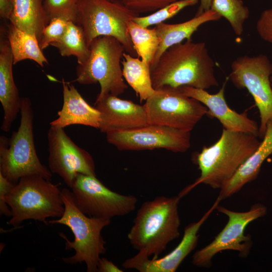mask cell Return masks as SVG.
<instances>
[{"mask_svg":"<svg viewBox=\"0 0 272 272\" xmlns=\"http://www.w3.org/2000/svg\"><path fill=\"white\" fill-rule=\"evenodd\" d=\"M215 65L205 42L186 40L167 49L151 67L153 87L155 90L182 86L206 90L218 86Z\"/></svg>","mask_w":272,"mask_h":272,"instance_id":"1","label":"cell"},{"mask_svg":"<svg viewBox=\"0 0 272 272\" xmlns=\"http://www.w3.org/2000/svg\"><path fill=\"white\" fill-rule=\"evenodd\" d=\"M179 196H159L143 202L127 238L138 253L157 258L168 244L179 236Z\"/></svg>","mask_w":272,"mask_h":272,"instance_id":"2","label":"cell"},{"mask_svg":"<svg viewBox=\"0 0 272 272\" xmlns=\"http://www.w3.org/2000/svg\"><path fill=\"white\" fill-rule=\"evenodd\" d=\"M258 137L252 133L223 128L216 143L203 147L196 155L195 161L200 175L178 196L182 197L200 183L221 189L256 150L260 143Z\"/></svg>","mask_w":272,"mask_h":272,"instance_id":"3","label":"cell"},{"mask_svg":"<svg viewBox=\"0 0 272 272\" xmlns=\"http://www.w3.org/2000/svg\"><path fill=\"white\" fill-rule=\"evenodd\" d=\"M61 193L64 205L63 214L48 223L65 225L74 235V240L71 241L63 233L60 234L65 240V249L75 251L74 255L62 259L69 264L85 262L88 272H97L100 255L106 251L101 231L110 224L111 220L90 217L83 213L76 203L73 192L68 188H62Z\"/></svg>","mask_w":272,"mask_h":272,"instance_id":"4","label":"cell"},{"mask_svg":"<svg viewBox=\"0 0 272 272\" xmlns=\"http://www.w3.org/2000/svg\"><path fill=\"white\" fill-rule=\"evenodd\" d=\"M60 184L37 175L21 178L5 198L12 213L7 224L17 227L25 220H34L48 225L47 218H60L64 205Z\"/></svg>","mask_w":272,"mask_h":272,"instance_id":"5","label":"cell"},{"mask_svg":"<svg viewBox=\"0 0 272 272\" xmlns=\"http://www.w3.org/2000/svg\"><path fill=\"white\" fill-rule=\"evenodd\" d=\"M20 125L10 139L0 137V173L15 184L22 177L37 175L51 180L52 173L40 162L33 133L34 113L31 100L22 98Z\"/></svg>","mask_w":272,"mask_h":272,"instance_id":"6","label":"cell"},{"mask_svg":"<svg viewBox=\"0 0 272 272\" xmlns=\"http://www.w3.org/2000/svg\"><path fill=\"white\" fill-rule=\"evenodd\" d=\"M140 15L126 8L120 0H78L76 23L84 31L88 47L95 38L111 36L135 57L128 31V23Z\"/></svg>","mask_w":272,"mask_h":272,"instance_id":"7","label":"cell"},{"mask_svg":"<svg viewBox=\"0 0 272 272\" xmlns=\"http://www.w3.org/2000/svg\"><path fill=\"white\" fill-rule=\"evenodd\" d=\"M90 55L76 69L77 82L82 85L99 83L100 92L97 96L107 94L119 96L128 86L124 81L121 67L123 45L115 38L101 36L94 39L89 46Z\"/></svg>","mask_w":272,"mask_h":272,"instance_id":"8","label":"cell"},{"mask_svg":"<svg viewBox=\"0 0 272 272\" xmlns=\"http://www.w3.org/2000/svg\"><path fill=\"white\" fill-rule=\"evenodd\" d=\"M149 124L169 126L191 131L208 108L199 101L182 93L178 88L156 90L144 104Z\"/></svg>","mask_w":272,"mask_h":272,"instance_id":"9","label":"cell"},{"mask_svg":"<svg viewBox=\"0 0 272 272\" xmlns=\"http://www.w3.org/2000/svg\"><path fill=\"white\" fill-rule=\"evenodd\" d=\"M272 64L264 54L237 57L231 64L229 78L239 89H246L252 96L260 119L258 137L263 138L272 120Z\"/></svg>","mask_w":272,"mask_h":272,"instance_id":"10","label":"cell"},{"mask_svg":"<svg viewBox=\"0 0 272 272\" xmlns=\"http://www.w3.org/2000/svg\"><path fill=\"white\" fill-rule=\"evenodd\" d=\"M216 209L228 217V222L213 241L194 253L192 263L196 266H210L212 258L223 250L237 251L240 257H246L249 254L252 241L250 235L245 234V228L250 223L264 216L267 212L266 207L260 203L253 205L250 210L244 212L233 211L219 205Z\"/></svg>","mask_w":272,"mask_h":272,"instance_id":"11","label":"cell"},{"mask_svg":"<svg viewBox=\"0 0 272 272\" xmlns=\"http://www.w3.org/2000/svg\"><path fill=\"white\" fill-rule=\"evenodd\" d=\"M71 189L78 207L90 217L111 220L125 216L138 202L135 196L113 191L94 176L78 174Z\"/></svg>","mask_w":272,"mask_h":272,"instance_id":"12","label":"cell"},{"mask_svg":"<svg viewBox=\"0 0 272 272\" xmlns=\"http://www.w3.org/2000/svg\"><path fill=\"white\" fill-rule=\"evenodd\" d=\"M108 143L119 150L165 149L183 153L190 147V131L167 126L148 124L135 128L106 133Z\"/></svg>","mask_w":272,"mask_h":272,"instance_id":"13","label":"cell"},{"mask_svg":"<svg viewBox=\"0 0 272 272\" xmlns=\"http://www.w3.org/2000/svg\"><path fill=\"white\" fill-rule=\"evenodd\" d=\"M48 166L72 188L78 174L96 176L91 154L77 146L63 128L50 126L47 132Z\"/></svg>","mask_w":272,"mask_h":272,"instance_id":"14","label":"cell"},{"mask_svg":"<svg viewBox=\"0 0 272 272\" xmlns=\"http://www.w3.org/2000/svg\"><path fill=\"white\" fill-rule=\"evenodd\" d=\"M221 200V198L218 197L213 205L198 221L191 223L185 227L181 241L168 254L161 258L151 259L138 253L134 256L124 260L122 266L127 269H136L140 272L176 271L183 260L196 247L200 228L216 209Z\"/></svg>","mask_w":272,"mask_h":272,"instance_id":"15","label":"cell"},{"mask_svg":"<svg viewBox=\"0 0 272 272\" xmlns=\"http://www.w3.org/2000/svg\"><path fill=\"white\" fill-rule=\"evenodd\" d=\"M94 107L100 112L98 129L103 133L130 129L149 124L144 105L120 99L117 96L107 94L97 96Z\"/></svg>","mask_w":272,"mask_h":272,"instance_id":"16","label":"cell"},{"mask_svg":"<svg viewBox=\"0 0 272 272\" xmlns=\"http://www.w3.org/2000/svg\"><path fill=\"white\" fill-rule=\"evenodd\" d=\"M226 83L218 93L214 94L205 89L192 87L182 86L178 88L185 95L203 104L208 109L207 114L217 118L224 129L252 133L258 137L259 126L256 122L249 118L246 112L239 113L228 105L225 98Z\"/></svg>","mask_w":272,"mask_h":272,"instance_id":"17","label":"cell"},{"mask_svg":"<svg viewBox=\"0 0 272 272\" xmlns=\"http://www.w3.org/2000/svg\"><path fill=\"white\" fill-rule=\"evenodd\" d=\"M13 56L4 26L0 29V101L4 110L1 128L8 132L20 112L22 98L15 83Z\"/></svg>","mask_w":272,"mask_h":272,"instance_id":"18","label":"cell"},{"mask_svg":"<svg viewBox=\"0 0 272 272\" xmlns=\"http://www.w3.org/2000/svg\"><path fill=\"white\" fill-rule=\"evenodd\" d=\"M62 85L63 104L58 112V117L50 122V125L64 128L75 124L84 125L99 128L100 112L87 102L70 82L63 78Z\"/></svg>","mask_w":272,"mask_h":272,"instance_id":"19","label":"cell"},{"mask_svg":"<svg viewBox=\"0 0 272 272\" xmlns=\"http://www.w3.org/2000/svg\"><path fill=\"white\" fill-rule=\"evenodd\" d=\"M271 154L272 120L268 122L262 141L256 150L221 188L218 196L221 200L231 196L239 191L244 185L255 179L262 163Z\"/></svg>","mask_w":272,"mask_h":272,"instance_id":"20","label":"cell"},{"mask_svg":"<svg viewBox=\"0 0 272 272\" xmlns=\"http://www.w3.org/2000/svg\"><path fill=\"white\" fill-rule=\"evenodd\" d=\"M221 16L211 9L187 21L177 24L164 22L155 27L159 40L158 49L150 68L159 60L162 54L170 46L181 43L184 39H190L192 35L202 24L218 21Z\"/></svg>","mask_w":272,"mask_h":272,"instance_id":"21","label":"cell"},{"mask_svg":"<svg viewBox=\"0 0 272 272\" xmlns=\"http://www.w3.org/2000/svg\"><path fill=\"white\" fill-rule=\"evenodd\" d=\"M44 0H14L9 21L18 28L35 36L39 42L50 19Z\"/></svg>","mask_w":272,"mask_h":272,"instance_id":"22","label":"cell"},{"mask_svg":"<svg viewBox=\"0 0 272 272\" xmlns=\"http://www.w3.org/2000/svg\"><path fill=\"white\" fill-rule=\"evenodd\" d=\"M6 30L14 64L25 59L32 60L41 67L48 63L35 36L18 28L11 23L7 25Z\"/></svg>","mask_w":272,"mask_h":272,"instance_id":"23","label":"cell"},{"mask_svg":"<svg viewBox=\"0 0 272 272\" xmlns=\"http://www.w3.org/2000/svg\"><path fill=\"white\" fill-rule=\"evenodd\" d=\"M121 64L124 79L133 89L141 102L155 93L149 63L125 52Z\"/></svg>","mask_w":272,"mask_h":272,"instance_id":"24","label":"cell"},{"mask_svg":"<svg viewBox=\"0 0 272 272\" xmlns=\"http://www.w3.org/2000/svg\"><path fill=\"white\" fill-rule=\"evenodd\" d=\"M51 45L56 47L62 56H76L79 64L84 63L90 55L82 28L71 21L62 37Z\"/></svg>","mask_w":272,"mask_h":272,"instance_id":"25","label":"cell"},{"mask_svg":"<svg viewBox=\"0 0 272 272\" xmlns=\"http://www.w3.org/2000/svg\"><path fill=\"white\" fill-rule=\"evenodd\" d=\"M128 31L138 57L151 66L159 45L155 28L143 27L132 20L128 23Z\"/></svg>","mask_w":272,"mask_h":272,"instance_id":"26","label":"cell"},{"mask_svg":"<svg viewBox=\"0 0 272 272\" xmlns=\"http://www.w3.org/2000/svg\"><path fill=\"white\" fill-rule=\"evenodd\" d=\"M211 9L230 23L238 36L243 32V25L249 16V10L241 0H212Z\"/></svg>","mask_w":272,"mask_h":272,"instance_id":"27","label":"cell"},{"mask_svg":"<svg viewBox=\"0 0 272 272\" xmlns=\"http://www.w3.org/2000/svg\"><path fill=\"white\" fill-rule=\"evenodd\" d=\"M198 3V0H178L146 16H138L132 20L143 27L163 23L174 17L183 9L192 6Z\"/></svg>","mask_w":272,"mask_h":272,"instance_id":"28","label":"cell"},{"mask_svg":"<svg viewBox=\"0 0 272 272\" xmlns=\"http://www.w3.org/2000/svg\"><path fill=\"white\" fill-rule=\"evenodd\" d=\"M78 0H44V5L50 20L64 19L76 23Z\"/></svg>","mask_w":272,"mask_h":272,"instance_id":"29","label":"cell"},{"mask_svg":"<svg viewBox=\"0 0 272 272\" xmlns=\"http://www.w3.org/2000/svg\"><path fill=\"white\" fill-rule=\"evenodd\" d=\"M69 21L60 18H55L50 20L49 24L42 32L39 45L42 50L62 37Z\"/></svg>","mask_w":272,"mask_h":272,"instance_id":"30","label":"cell"},{"mask_svg":"<svg viewBox=\"0 0 272 272\" xmlns=\"http://www.w3.org/2000/svg\"><path fill=\"white\" fill-rule=\"evenodd\" d=\"M128 9L140 15L155 12L178 0H120Z\"/></svg>","mask_w":272,"mask_h":272,"instance_id":"31","label":"cell"},{"mask_svg":"<svg viewBox=\"0 0 272 272\" xmlns=\"http://www.w3.org/2000/svg\"><path fill=\"white\" fill-rule=\"evenodd\" d=\"M256 28L263 40L272 44V8L262 12L257 21Z\"/></svg>","mask_w":272,"mask_h":272,"instance_id":"32","label":"cell"},{"mask_svg":"<svg viewBox=\"0 0 272 272\" xmlns=\"http://www.w3.org/2000/svg\"><path fill=\"white\" fill-rule=\"evenodd\" d=\"M16 184L14 183L0 173V214L11 217V210L5 201L7 194L11 190Z\"/></svg>","mask_w":272,"mask_h":272,"instance_id":"33","label":"cell"},{"mask_svg":"<svg viewBox=\"0 0 272 272\" xmlns=\"http://www.w3.org/2000/svg\"><path fill=\"white\" fill-rule=\"evenodd\" d=\"M99 272H123V270L118 267L112 261L105 257H100L97 266Z\"/></svg>","mask_w":272,"mask_h":272,"instance_id":"34","label":"cell"},{"mask_svg":"<svg viewBox=\"0 0 272 272\" xmlns=\"http://www.w3.org/2000/svg\"><path fill=\"white\" fill-rule=\"evenodd\" d=\"M14 0H0V16L9 20L13 9Z\"/></svg>","mask_w":272,"mask_h":272,"instance_id":"35","label":"cell"},{"mask_svg":"<svg viewBox=\"0 0 272 272\" xmlns=\"http://www.w3.org/2000/svg\"><path fill=\"white\" fill-rule=\"evenodd\" d=\"M212 0H200V5L195 16H198L211 9Z\"/></svg>","mask_w":272,"mask_h":272,"instance_id":"36","label":"cell"},{"mask_svg":"<svg viewBox=\"0 0 272 272\" xmlns=\"http://www.w3.org/2000/svg\"><path fill=\"white\" fill-rule=\"evenodd\" d=\"M270 82H271V85H272V74L270 76Z\"/></svg>","mask_w":272,"mask_h":272,"instance_id":"37","label":"cell"},{"mask_svg":"<svg viewBox=\"0 0 272 272\" xmlns=\"http://www.w3.org/2000/svg\"><path fill=\"white\" fill-rule=\"evenodd\" d=\"M272 86V85H271Z\"/></svg>","mask_w":272,"mask_h":272,"instance_id":"38","label":"cell"}]
</instances>
